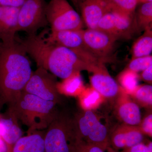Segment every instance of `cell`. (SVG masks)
I'll list each match as a JSON object with an SVG mask.
<instances>
[{"mask_svg":"<svg viewBox=\"0 0 152 152\" xmlns=\"http://www.w3.org/2000/svg\"><path fill=\"white\" fill-rule=\"evenodd\" d=\"M44 34H28L24 40L19 41L26 53L34 60L38 67L43 68L62 79L82 71L92 72L93 65L70 49L47 41Z\"/></svg>","mask_w":152,"mask_h":152,"instance_id":"1","label":"cell"},{"mask_svg":"<svg viewBox=\"0 0 152 152\" xmlns=\"http://www.w3.org/2000/svg\"><path fill=\"white\" fill-rule=\"evenodd\" d=\"M19 41L0 43V102L12 103L22 92L33 71Z\"/></svg>","mask_w":152,"mask_h":152,"instance_id":"2","label":"cell"},{"mask_svg":"<svg viewBox=\"0 0 152 152\" xmlns=\"http://www.w3.org/2000/svg\"><path fill=\"white\" fill-rule=\"evenodd\" d=\"M57 104L22 91L9 107L19 121L28 128L29 133L48 127L58 113Z\"/></svg>","mask_w":152,"mask_h":152,"instance_id":"3","label":"cell"},{"mask_svg":"<svg viewBox=\"0 0 152 152\" xmlns=\"http://www.w3.org/2000/svg\"><path fill=\"white\" fill-rule=\"evenodd\" d=\"M80 141L75 118L58 112L45 131V152H76Z\"/></svg>","mask_w":152,"mask_h":152,"instance_id":"4","label":"cell"},{"mask_svg":"<svg viewBox=\"0 0 152 152\" xmlns=\"http://www.w3.org/2000/svg\"><path fill=\"white\" fill-rule=\"evenodd\" d=\"M46 16L51 31L83 29L81 17L67 0H50L46 7Z\"/></svg>","mask_w":152,"mask_h":152,"instance_id":"5","label":"cell"},{"mask_svg":"<svg viewBox=\"0 0 152 152\" xmlns=\"http://www.w3.org/2000/svg\"><path fill=\"white\" fill-rule=\"evenodd\" d=\"M75 119L82 141L98 146L104 150L110 146L107 129L92 110H85L76 115Z\"/></svg>","mask_w":152,"mask_h":152,"instance_id":"6","label":"cell"},{"mask_svg":"<svg viewBox=\"0 0 152 152\" xmlns=\"http://www.w3.org/2000/svg\"><path fill=\"white\" fill-rule=\"evenodd\" d=\"M57 83L56 76L43 68L38 67L33 72L23 91L58 104L61 96L57 90Z\"/></svg>","mask_w":152,"mask_h":152,"instance_id":"7","label":"cell"},{"mask_svg":"<svg viewBox=\"0 0 152 152\" xmlns=\"http://www.w3.org/2000/svg\"><path fill=\"white\" fill-rule=\"evenodd\" d=\"M46 7L44 0H26L19 9L18 31H23L31 34L45 26L48 23Z\"/></svg>","mask_w":152,"mask_h":152,"instance_id":"8","label":"cell"},{"mask_svg":"<svg viewBox=\"0 0 152 152\" xmlns=\"http://www.w3.org/2000/svg\"><path fill=\"white\" fill-rule=\"evenodd\" d=\"M80 31H51L46 40L70 49L87 62L96 65L101 62L85 45Z\"/></svg>","mask_w":152,"mask_h":152,"instance_id":"9","label":"cell"},{"mask_svg":"<svg viewBox=\"0 0 152 152\" xmlns=\"http://www.w3.org/2000/svg\"><path fill=\"white\" fill-rule=\"evenodd\" d=\"M85 45L91 53L104 63L111 61L115 43L118 40L100 30L87 28L82 30Z\"/></svg>","mask_w":152,"mask_h":152,"instance_id":"10","label":"cell"},{"mask_svg":"<svg viewBox=\"0 0 152 152\" xmlns=\"http://www.w3.org/2000/svg\"><path fill=\"white\" fill-rule=\"evenodd\" d=\"M77 7L80 11L83 22L89 29L97 28L102 17L111 11L109 0H78Z\"/></svg>","mask_w":152,"mask_h":152,"instance_id":"11","label":"cell"},{"mask_svg":"<svg viewBox=\"0 0 152 152\" xmlns=\"http://www.w3.org/2000/svg\"><path fill=\"white\" fill-rule=\"evenodd\" d=\"M145 135L138 126L123 124L117 127L110 136V146L115 151L124 150L143 142Z\"/></svg>","mask_w":152,"mask_h":152,"instance_id":"12","label":"cell"},{"mask_svg":"<svg viewBox=\"0 0 152 152\" xmlns=\"http://www.w3.org/2000/svg\"><path fill=\"white\" fill-rule=\"evenodd\" d=\"M92 73L93 75L90 78L92 87L101 96L110 98L119 94L121 87L110 75L104 63H99Z\"/></svg>","mask_w":152,"mask_h":152,"instance_id":"13","label":"cell"},{"mask_svg":"<svg viewBox=\"0 0 152 152\" xmlns=\"http://www.w3.org/2000/svg\"><path fill=\"white\" fill-rule=\"evenodd\" d=\"M20 8L0 6V43L16 40L18 32V19Z\"/></svg>","mask_w":152,"mask_h":152,"instance_id":"14","label":"cell"},{"mask_svg":"<svg viewBox=\"0 0 152 152\" xmlns=\"http://www.w3.org/2000/svg\"><path fill=\"white\" fill-rule=\"evenodd\" d=\"M120 95L117 101V115L125 124L138 126L142 121L139 105L132 100L122 88Z\"/></svg>","mask_w":152,"mask_h":152,"instance_id":"15","label":"cell"},{"mask_svg":"<svg viewBox=\"0 0 152 152\" xmlns=\"http://www.w3.org/2000/svg\"><path fill=\"white\" fill-rule=\"evenodd\" d=\"M18 121L10 107L5 114H0L1 136L8 145L11 151L15 144L23 137V132L19 126Z\"/></svg>","mask_w":152,"mask_h":152,"instance_id":"16","label":"cell"},{"mask_svg":"<svg viewBox=\"0 0 152 152\" xmlns=\"http://www.w3.org/2000/svg\"><path fill=\"white\" fill-rule=\"evenodd\" d=\"M45 130L28 133L15 144L12 152H45Z\"/></svg>","mask_w":152,"mask_h":152,"instance_id":"17","label":"cell"},{"mask_svg":"<svg viewBox=\"0 0 152 152\" xmlns=\"http://www.w3.org/2000/svg\"><path fill=\"white\" fill-rule=\"evenodd\" d=\"M61 82H57V90L60 95L79 96L85 89L80 72L72 74Z\"/></svg>","mask_w":152,"mask_h":152,"instance_id":"18","label":"cell"},{"mask_svg":"<svg viewBox=\"0 0 152 152\" xmlns=\"http://www.w3.org/2000/svg\"><path fill=\"white\" fill-rule=\"evenodd\" d=\"M152 51V27L147 28L134 42L132 49V58L151 55Z\"/></svg>","mask_w":152,"mask_h":152,"instance_id":"19","label":"cell"},{"mask_svg":"<svg viewBox=\"0 0 152 152\" xmlns=\"http://www.w3.org/2000/svg\"><path fill=\"white\" fill-rule=\"evenodd\" d=\"M134 17L137 32L152 27V2L141 4L135 12Z\"/></svg>","mask_w":152,"mask_h":152,"instance_id":"20","label":"cell"},{"mask_svg":"<svg viewBox=\"0 0 152 152\" xmlns=\"http://www.w3.org/2000/svg\"><path fill=\"white\" fill-rule=\"evenodd\" d=\"M140 75L137 73L128 68L122 72L118 77L121 86L126 94L129 95L138 86Z\"/></svg>","mask_w":152,"mask_h":152,"instance_id":"21","label":"cell"},{"mask_svg":"<svg viewBox=\"0 0 152 152\" xmlns=\"http://www.w3.org/2000/svg\"><path fill=\"white\" fill-rule=\"evenodd\" d=\"M129 95L138 105L145 107H152V85H139Z\"/></svg>","mask_w":152,"mask_h":152,"instance_id":"22","label":"cell"},{"mask_svg":"<svg viewBox=\"0 0 152 152\" xmlns=\"http://www.w3.org/2000/svg\"><path fill=\"white\" fill-rule=\"evenodd\" d=\"M79 96L80 104L84 110H92L96 107L102 102L103 97L92 87L85 89Z\"/></svg>","mask_w":152,"mask_h":152,"instance_id":"23","label":"cell"},{"mask_svg":"<svg viewBox=\"0 0 152 152\" xmlns=\"http://www.w3.org/2000/svg\"><path fill=\"white\" fill-rule=\"evenodd\" d=\"M111 7V11L117 13L134 16L137 6V0H109Z\"/></svg>","mask_w":152,"mask_h":152,"instance_id":"24","label":"cell"},{"mask_svg":"<svg viewBox=\"0 0 152 152\" xmlns=\"http://www.w3.org/2000/svg\"><path fill=\"white\" fill-rule=\"evenodd\" d=\"M151 65L152 56L150 55L131 60L127 68L138 73L139 72H142L145 70Z\"/></svg>","mask_w":152,"mask_h":152,"instance_id":"25","label":"cell"},{"mask_svg":"<svg viewBox=\"0 0 152 152\" xmlns=\"http://www.w3.org/2000/svg\"><path fill=\"white\" fill-rule=\"evenodd\" d=\"M140 130L145 135L151 137L152 136V115L149 114L142 120L138 126Z\"/></svg>","mask_w":152,"mask_h":152,"instance_id":"26","label":"cell"},{"mask_svg":"<svg viewBox=\"0 0 152 152\" xmlns=\"http://www.w3.org/2000/svg\"><path fill=\"white\" fill-rule=\"evenodd\" d=\"M121 152H152V143L151 142L148 144L140 143L122 150Z\"/></svg>","mask_w":152,"mask_h":152,"instance_id":"27","label":"cell"},{"mask_svg":"<svg viewBox=\"0 0 152 152\" xmlns=\"http://www.w3.org/2000/svg\"><path fill=\"white\" fill-rule=\"evenodd\" d=\"M105 151L98 146L86 143L81 140L76 152H104Z\"/></svg>","mask_w":152,"mask_h":152,"instance_id":"28","label":"cell"},{"mask_svg":"<svg viewBox=\"0 0 152 152\" xmlns=\"http://www.w3.org/2000/svg\"><path fill=\"white\" fill-rule=\"evenodd\" d=\"M26 0H0V6L20 8Z\"/></svg>","mask_w":152,"mask_h":152,"instance_id":"29","label":"cell"},{"mask_svg":"<svg viewBox=\"0 0 152 152\" xmlns=\"http://www.w3.org/2000/svg\"><path fill=\"white\" fill-rule=\"evenodd\" d=\"M140 79H142L144 81L146 82L149 85H151L152 82V65L142 72Z\"/></svg>","mask_w":152,"mask_h":152,"instance_id":"30","label":"cell"},{"mask_svg":"<svg viewBox=\"0 0 152 152\" xmlns=\"http://www.w3.org/2000/svg\"><path fill=\"white\" fill-rule=\"evenodd\" d=\"M0 152H12L8 145L0 135Z\"/></svg>","mask_w":152,"mask_h":152,"instance_id":"31","label":"cell"},{"mask_svg":"<svg viewBox=\"0 0 152 152\" xmlns=\"http://www.w3.org/2000/svg\"><path fill=\"white\" fill-rule=\"evenodd\" d=\"M138 4L152 2V0H137Z\"/></svg>","mask_w":152,"mask_h":152,"instance_id":"32","label":"cell"},{"mask_svg":"<svg viewBox=\"0 0 152 152\" xmlns=\"http://www.w3.org/2000/svg\"><path fill=\"white\" fill-rule=\"evenodd\" d=\"M107 150V152H117V151H115L110 146L108 147Z\"/></svg>","mask_w":152,"mask_h":152,"instance_id":"33","label":"cell"},{"mask_svg":"<svg viewBox=\"0 0 152 152\" xmlns=\"http://www.w3.org/2000/svg\"><path fill=\"white\" fill-rule=\"evenodd\" d=\"M71 1L77 7V2L78 0H71Z\"/></svg>","mask_w":152,"mask_h":152,"instance_id":"34","label":"cell"},{"mask_svg":"<svg viewBox=\"0 0 152 152\" xmlns=\"http://www.w3.org/2000/svg\"></svg>","mask_w":152,"mask_h":152,"instance_id":"35","label":"cell"}]
</instances>
